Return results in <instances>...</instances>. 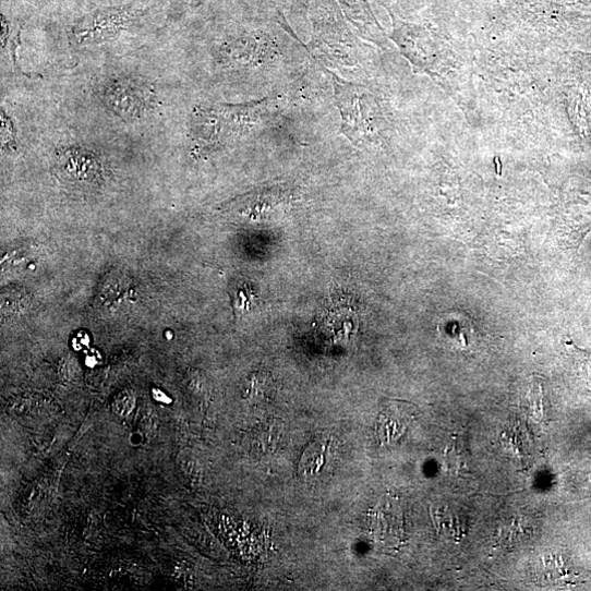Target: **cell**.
Here are the masks:
<instances>
[{
	"label": "cell",
	"instance_id": "1",
	"mask_svg": "<svg viewBox=\"0 0 591 591\" xmlns=\"http://www.w3.org/2000/svg\"><path fill=\"white\" fill-rule=\"evenodd\" d=\"M269 100L196 107L191 136L198 150H216L250 134L269 110Z\"/></svg>",
	"mask_w": 591,
	"mask_h": 591
},
{
	"label": "cell",
	"instance_id": "2",
	"mask_svg": "<svg viewBox=\"0 0 591 591\" xmlns=\"http://www.w3.org/2000/svg\"><path fill=\"white\" fill-rule=\"evenodd\" d=\"M106 108L125 122H138L150 116L157 107L155 88L146 80L121 75L108 80L101 87Z\"/></svg>",
	"mask_w": 591,
	"mask_h": 591
},
{
	"label": "cell",
	"instance_id": "3",
	"mask_svg": "<svg viewBox=\"0 0 591 591\" xmlns=\"http://www.w3.org/2000/svg\"><path fill=\"white\" fill-rule=\"evenodd\" d=\"M342 132L359 146L370 140L375 118L373 98L365 88L345 83L333 74Z\"/></svg>",
	"mask_w": 591,
	"mask_h": 591
},
{
	"label": "cell",
	"instance_id": "4",
	"mask_svg": "<svg viewBox=\"0 0 591 591\" xmlns=\"http://www.w3.org/2000/svg\"><path fill=\"white\" fill-rule=\"evenodd\" d=\"M55 170L62 181L82 189L99 188L106 178L100 156L83 146L59 150L55 158Z\"/></svg>",
	"mask_w": 591,
	"mask_h": 591
},
{
	"label": "cell",
	"instance_id": "5",
	"mask_svg": "<svg viewBox=\"0 0 591 591\" xmlns=\"http://www.w3.org/2000/svg\"><path fill=\"white\" fill-rule=\"evenodd\" d=\"M136 20L131 9L99 10L82 19L72 29L79 46H95L110 41L128 31Z\"/></svg>",
	"mask_w": 591,
	"mask_h": 591
},
{
	"label": "cell",
	"instance_id": "6",
	"mask_svg": "<svg viewBox=\"0 0 591 591\" xmlns=\"http://www.w3.org/2000/svg\"><path fill=\"white\" fill-rule=\"evenodd\" d=\"M432 517L436 529L445 539L459 542L467 532V520L458 510L449 506L432 507Z\"/></svg>",
	"mask_w": 591,
	"mask_h": 591
},
{
	"label": "cell",
	"instance_id": "7",
	"mask_svg": "<svg viewBox=\"0 0 591 591\" xmlns=\"http://www.w3.org/2000/svg\"><path fill=\"white\" fill-rule=\"evenodd\" d=\"M129 279L120 273H111L102 282L100 288V302L108 307L117 306L129 293Z\"/></svg>",
	"mask_w": 591,
	"mask_h": 591
},
{
	"label": "cell",
	"instance_id": "8",
	"mask_svg": "<svg viewBox=\"0 0 591 591\" xmlns=\"http://www.w3.org/2000/svg\"><path fill=\"white\" fill-rule=\"evenodd\" d=\"M2 144L9 149L16 145V133L13 120L2 111Z\"/></svg>",
	"mask_w": 591,
	"mask_h": 591
},
{
	"label": "cell",
	"instance_id": "9",
	"mask_svg": "<svg viewBox=\"0 0 591 591\" xmlns=\"http://www.w3.org/2000/svg\"><path fill=\"white\" fill-rule=\"evenodd\" d=\"M500 538L504 542L509 544V541H519L526 538V528H522L521 523H518L516 520L510 524H505L500 529ZM511 542V544H512Z\"/></svg>",
	"mask_w": 591,
	"mask_h": 591
},
{
	"label": "cell",
	"instance_id": "10",
	"mask_svg": "<svg viewBox=\"0 0 591 591\" xmlns=\"http://www.w3.org/2000/svg\"><path fill=\"white\" fill-rule=\"evenodd\" d=\"M574 357L580 373L583 375L587 384L591 385V353L575 350Z\"/></svg>",
	"mask_w": 591,
	"mask_h": 591
},
{
	"label": "cell",
	"instance_id": "11",
	"mask_svg": "<svg viewBox=\"0 0 591 591\" xmlns=\"http://www.w3.org/2000/svg\"><path fill=\"white\" fill-rule=\"evenodd\" d=\"M246 287L248 286L244 285L243 288H241L240 291L237 293L238 296H234L233 299V304L236 309H239L240 311L249 310L250 305L255 299V294L253 293L252 289H249Z\"/></svg>",
	"mask_w": 591,
	"mask_h": 591
},
{
	"label": "cell",
	"instance_id": "12",
	"mask_svg": "<svg viewBox=\"0 0 591 591\" xmlns=\"http://www.w3.org/2000/svg\"><path fill=\"white\" fill-rule=\"evenodd\" d=\"M134 403V398L132 395L130 394H123L116 402V406L118 408V411H121L120 413H122V411H125L126 413V407L132 410L133 409V405Z\"/></svg>",
	"mask_w": 591,
	"mask_h": 591
}]
</instances>
